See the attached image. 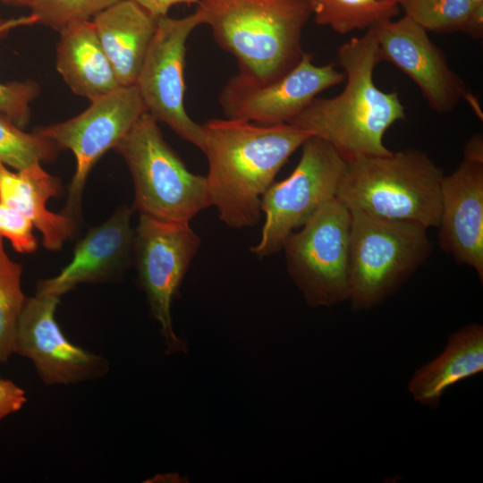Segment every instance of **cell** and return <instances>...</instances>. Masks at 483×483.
Here are the masks:
<instances>
[{
    "mask_svg": "<svg viewBox=\"0 0 483 483\" xmlns=\"http://www.w3.org/2000/svg\"><path fill=\"white\" fill-rule=\"evenodd\" d=\"M59 33L56 69L73 93L93 100L120 86L91 21L69 24Z\"/></svg>",
    "mask_w": 483,
    "mask_h": 483,
    "instance_id": "cell-20",
    "label": "cell"
},
{
    "mask_svg": "<svg viewBox=\"0 0 483 483\" xmlns=\"http://www.w3.org/2000/svg\"><path fill=\"white\" fill-rule=\"evenodd\" d=\"M33 0H0L4 4L30 7Z\"/></svg>",
    "mask_w": 483,
    "mask_h": 483,
    "instance_id": "cell-31",
    "label": "cell"
},
{
    "mask_svg": "<svg viewBox=\"0 0 483 483\" xmlns=\"http://www.w3.org/2000/svg\"><path fill=\"white\" fill-rule=\"evenodd\" d=\"M199 246L200 239L190 223L140 215L133 243L138 277L168 354L187 352L186 343L174 332L171 307Z\"/></svg>",
    "mask_w": 483,
    "mask_h": 483,
    "instance_id": "cell-9",
    "label": "cell"
},
{
    "mask_svg": "<svg viewBox=\"0 0 483 483\" xmlns=\"http://www.w3.org/2000/svg\"><path fill=\"white\" fill-rule=\"evenodd\" d=\"M132 211L123 206L91 228L76 244L70 263L57 275L40 280L36 292L61 298L80 284L103 282L122 271L133 250Z\"/></svg>",
    "mask_w": 483,
    "mask_h": 483,
    "instance_id": "cell-16",
    "label": "cell"
},
{
    "mask_svg": "<svg viewBox=\"0 0 483 483\" xmlns=\"http://www.w3.org/2000/svg\"><path fill=\"white\" fill-rule=\"evenodd\" d=\"M377 1L384 2V3H393V4H397L400 5V4H401L403 0H377Z\"/></svg>",
    "mask_w": 483,
    "mask_h": 483,
    "instance_id": "cell-32",
    "label": "cell"
},
{
    "mask_svg": "<svg viewBox=\"0 0 483 483\" xmlns=\"http://www.w3.org/2000/svg\"><path fill=\"white\" fill-rule=\"evenodd\" d=\"M350 229V211L335 198L285 240L288 273L309 306L348 301Z\"/></svg>",
    "mask_w": 483,
    "mask_h": 483,
    "instance_id": "cell-8",
    "label": "cell"
},
{
    "mask_svg": "<svg viewBox=\"0 0 483 483\" xmlns=\"http://www.w3.org/2000/svg\"><path fill=\"white\" fill-rule=\"evenodd\" d=\"M30 222L19 212L0 202V236L6 238L21 253H32L38 242Z\"/></svg>",
    "mask_w": 483,
    "mask_h": 483,
    "instance_id": "cell-27",
    "label": "cell"
},
{
    "mask_svg": "<svg viewBox=\"0 0 483 483\" xmlns=\"http://www.w3.org/2000/svg\"><path fill=\"white\" fill-rule=\"evenodd\" d=\"M114 149L123 157L131 174L132 209L140 215L190 223L211 206L206 176L189 171L148 113L139 118Z\"/></svg>",
    "mask_w": 483,
    "mask_h": 483,
    "instance_id": "cell-6",
    "label": "cell"
},
{
    "mask_svg": "<svg viewBox=\"0 0 483 483\" xmlns=\"http://www.w3.org/2000/svg\"><path fill=\"white\" fill-rule=\"evenodd\" d=\"M22 266L12 260L0 236V366L14 353L21 314L27 301L21 290Z\"/></svg>",
    "mask_w": 483,
    "mask_h": 483,
    "instance_id": "cell-23",
    "label": "cell"
},
{
    "mask_svg": "<svg viewBox=\"0 0 483 483\" xmlns=\"http://www.w3.org/2000/svg\"><path fill=\"white\" fill-rule=\"evenodd\" d=\"M202 24L203 15L198 8L182 18L158 17L135 82L147 113L201 151L205 145L203 126L191 118L184 105V69L186 42Z\"/></svg>",
    "mask_w": 483,
    "mask_h": 483,
    "instance_id": "cell-11",
    "label": "cell"
},
{
    "mask_svg": "<svg viewBox=\"0 0 483 483\" xmlns=\"http://www.w3.org/2000/svg\"><path fill=\"white\" fill-rule=\"evenodd\" d=\"M61 190L60 181L40 163L13 172L0 160V202L28 219L40 232L44 247L51 251L62 250L77 229L74 217L47 208V201Z\"/></svg>",
    "mask_w": 483,
    "mask_h": 483,
    "instance_id": "cell-17",
    "label": "cell"
},
{
    "mask_svg": "<svg viewBox=\"0 0 483 483\" xmlns=\"http://www.w3.org/2000/svg\"><path fill=\"white\" fill-rule=\"evenodd\" d=\"M312 57L304 52L292 70L270 81L238 72L219 95L225 117L265 125L288 123L322 91L345 80L334 64L317 65Z\"/></svg>",
    "mask_w": 483,
    "mask_h": 483,
    "instance_id": "cell-12",
    "label": "cell"
},
{
    "mask_svg": "<svg viewBox=\"0 0 483 483\" xmlns=\"http://www.w3.org/2000/svg\"><path fill=\"white\" fill-rule=\"evenodd\" d=\"M26 402L22 388L10 379L0 378V423L7 416L19 411Z\"/></svg>",
    "mask_w": 483,
    "mask_h": 483,
    "instance_id": "cell-28",
    "label": "cell"
},
{
    "mask_svg": "<svg viewBox=\"0 0 483 483\" xmlns=\"http://www.w3.org/2000/svg\"><path fill=\"white\" fill-rule=\"evenodd\" d=\"M156 17L167 15L171 7L179 4H198L199 0H135Z\"/></svg>",
    "mask_w": 483,
    "mask_h": 483,
    "instance_id": "cell-29",
    "label": "cell"
},
{
    "mask_svg": "<svg viewBox=\"0 0 483 483\" xmlns=\"http://www.w3.org/2000/svg\"><path fill=\"white\" fill-rule=\"evenodd\" d=\"M157 20L135 0H122L92 19L120 86L135 85Z\"/></svg>",
    "mask_w": 483,
    "mask_h": 483,
    "instance_id": "cell-18",
    "label": "cell"
},
{
    "mask_svg": "<svg viewBox=\"0 0 483 483\" xmlns=\"http://www.w3.org/2000/svg\"><path fill=\"white\" fill-rule=\"evenodd\" d=\"M4 21V20H1V19H0V25L3 24Z\"/></svg>",
    "mask_w": 483,
    "mask_h": 483,
    "instance_id": "cell-33",
    "label": "cell"
},
{
    "mask_svg": "<svg viewBox=\"0 0 483 483\" xmlns=\"http://www.w3.org/2000/svg\"><path fill=\"white\" fill-rule=\"evenodd\" d=\"M120 1L33 0L30 8L38 22L59 31L69 24L90 21V18Z\"/></svg>",
    "mask_w": 483,
    "mask_h": 483,
    "instance_id": "cell-26",
    "label": "cell"
},
{
    "mask_svg": "<svg viewBox=\"0 0 483 483\" xmlns=\"http://www.w3.org/2000/svg\"><path fill=\"white\" fill-rule=\"evenodd\" d=\"M58 148L36 131L25 132L0 114V160L15 170L54 161Z\"/></svg>",
    "mask_w": 483,
    "mask_h": 483,
    "instance_id": "cell-24",
    "label": "cell"
},
{
    "mask_svg": "<svg viewBox=\"0 0 483 483\" xmlns=\"http://www.w3.org/2000/svg\"><path fill=\"white\" fill-rule=\"evenodd\" d=\"M443 170L423 151L346 160L335 199L348 210L437 227Z\"/></svg>",
    "mask_w": 483,
    "mask_h": 483,
    "instance_id": "cell-4",
    "label": "cell"
},
{
    "mask_svg": "<svg viewBox=\"0 0 483 483\" xmlns=\"http://www.w3.org/2000/svg\"><path fill=\"white\" fill-rule=\"evenodd\" d=\"M60 298L37 292L28 297L20 317L14 353L31 360L44 384L70 385L97 379L107 360L72 343L55 319Z\"/></svg>",
    "mask_w": 483,
    "mask_h": 483,
    "instance_id": "cell-14",
    "label": "cell"
},
{
    "mask_svg": "<svg viewBox=\"0 0 483 483\" xmlns=\"http://www.w3.org/2000/svg\"><path fill=\"white\" fill-rule=\"evenodd\" d=\"M371 29L381 61H388L409 76L435 112L450 113L466 100L482 117L477 100L425 29L406 15L384 20Z\"/></svg>",
    "mask_w": 483,
    "mask_h": 483,
    "instance_id": "cell-13",
    "label": "cell"
},
{
    "mask_svg": "<svg viewBox=\"0 0 483 483\" xmlns=\"http://www.w3.org/2000/svg\"><path fill=\"white\" fill-rule=\"evenodd\" d=\"M38 23L33 14L10 19L0 25V35L11 29ZM40 92L39 84L32 80L0 83V114L23 129L30 122V104Z\"/></svg>",
    "mask_w": 483,
    "mask_h": 483,
    "instance_id": "cell-25",
    "label": "cell"
},
{
    "mask_svg": "<svg viewBox=\"0 0 483 483\" xmlns=\"http://www.w3.org/2000/svg\"><path fill=\"white\" fill-rule=\"evenodd\" d=\"M349 295L352 310L370 309L393 296L428 258L423 226L349 210Z\"/></svg>",
    "mask_w": 483,
    "mask_h": 483,
    "instance_id": "cell-5",
    "label": "cell"
},
{
    "mask_svg": "<svg viewBox=\"0 0 483 483\" xmlns=\"http://www.w3.org/2000/svg\"><path fill=\"white\" fill-rule=\"evenodd\" d=\"M483 371V326L469 324L453 332L443 352L421 366L408 383L420 405L437 409L448 388Z\"/></svg>",
    "mask_w": 483,
    "mask_h": 483,
    "instance_id": "cell-19",
    "label": "cell"
},
{
    "mask_svg": "<svg viewBox=\"0 0 483 483\" xmlns=\"http://www.w3.org/2000/svg\"><path fill=\"white\" fill-rule=\"evenodd\" d=\"M314 16V21L328 26L339 34L369 29L392 19L399 13V4L377 0H301Z\"/></svg>",
    "mask_w": 483,
    "mask_h": 483,
    "instance_id": "cell-21",
    "label": "cell"
},
{
    "mask_svg": "<svg viewBox=\"0 0 483 483\" xmlns=\"http://www.w3.org/2000/svg\"><path fill=\"white\" fill-rule=\"evenodd\" d=\"M292 173L267 190L261 199L265 223L250 251L258 258L282 250L285 240L334 199L346 160L326 141L310 136L301 147Z\"/></svg>",
    "mask_w": 483,
    "mask_h": 483,
    "instance_id": "cell-7",
    "label": "cell"
},
{
    "mask_svg": "<svg viewBox=\"0 0 483 483\" xmlns=\"http://www.w3.org/2000/svg\"><path fill=\"white\" fill-rule=\"evenodd\" d=\"M477 18L483 21V0H470Z\"/></svg>",
    "mask_w": 483,
    "mask_h": 483,
    "instance_id": "cell-30",
    "label": "cell"
},
{
    "mask_svg": "<svg viewBox=\"0 0 483 483\" xmlns=\"http://www.w3.org/2000/svg\"><path fill=\"white\" fill-rule=\"evenodd\" d=\"M90 102L80 114L34 131L58 148L71 150L75 157V173L63 212L74 218L79 214L83 189L93 166L117 146L147 112L135 85L119 86Z\"/></svg>",
    "mask_w": 483,
    "mask_h": 483,
    "instance_id": "cell-10",
    "label": "cell"
},
{
    "mask_svg": "<svg viewBox=\"0 0 483 483\" xmlns=\"http://www.w3.org/2000/svg\"><path fill=\"white\" fill-rule=\"evenodd\" d=\"M439 244L483 281V158L463 156L441 182Z\"/></svg>",
    "mask_w": 483,
    "mask_h": 483,
    "instance_id": "cell-15",
    "label": "cell"
},
{
    "mask_svg": "<svg viewBox=\"0 0 483 483\" xmlns=\"http://www.w3.org/2000/svg\"><path fill=\"white\" fill-rule=\"evenodd\" d=\"M400 5L406 16L427 31H461L482 38L483 21L477 18L470 0H403Z\"/></svg>",
    "mask_w": 483,
    "mask_h": 483,
    "instance_id": "cell-22",
    "label": "cell"
},
{
    "mask_svg": "<svg viewBox=\"0 0 483 483\" xmlns=\"http://www.w3.org/2000/svg\"><path fill=\"white\" fill-rule=\"evenodd\" d=\"M202 126L211 206L231 228L254 226L261 216L263 195L310 134L290 123L232 118L211 119Z\"/></svg>",
    "mask_w": 483,
    "mask_h": 483,
    "instance_id": "cell-1",
    "label": "cell"
},
{
    "mask_svg": "<svg viewBox=\"0 0 483 483\" xmlns=\"http://www.w3.org/2000/svg\"><path fill=\"white\" fill-rule=\"evenodd\" d=\"M337 61L345 75L343 90L333 97H315L288 123L324 140L345 160L389 155L384 135L406 115L398 93L383 91L374 82L381 58L373 30L343 44Z\"/></svg>",
    "mask_w": 483,
    "mask_h": 483,
    "instance_id": "cell-2",
    "label": "cell"
},
{
    "mask_svg": "<svg viewBox=\"0 0 483 483\" xmlns=\"http://www.w3.org/2000/svg\"><path fill=\"white\" fill-rule=\"evenodd\" d=\"M203 24L239 72L259 81L275 80L301 60L302 30L311 16L301 0H199Z\"/></svg>",
    "mask_w": 483,
    "mask_h": 483,
    "instance_id": "cell-3",
    "label": "cell"
}]
</instances>
